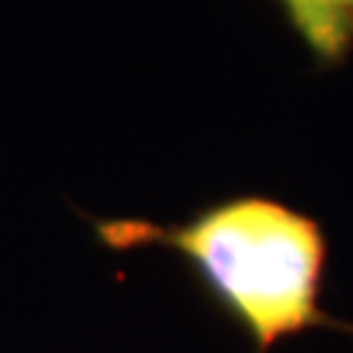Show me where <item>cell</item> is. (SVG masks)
Listing matches in <instances>:
<instances>
[{
	"label": "cell",
	"instance_id": "1",
	"mask_svg": "<svg viewBox=\"0 0 353 353\" xmlns=\"http://www.w3.org/2000/svg\"><path fill=\"white\" fill-rule=\"evenodd\" d=\"M97 236L115 250L165 245L183 253L259 353L309 327L350 330L321 312L327 265L321 224L271 197H233L180 227L101 221Z\"/></svg>",
	"mask_w": 353,
	"mask_h": 353
},
{
	"label": "cell",
	"instance_id": "2",
	"mask_svg": "<svg viewBox=\"0 0 353 353\" xmlns=\"http://www.w3.org/2000/svg\"><path fill=\"white\" fill-rule=\"evenodd\" d=\"M297 36L321 62H339L353 44V18L327 0H280Z\"/></svg>",
	"mask_w": 353,
	"mask_h": 353
},
{
	"label": "cell",
	"instance_id": "3",
	"mask_svg": "<svg viewBox=\"0 0 353 353\" xmlns=\"http://www.w3.org/2000/svg\"><path fill=\"white\" fill-rule=\"evenodd\" d=\"M327 3H333L339 12H345V15H350L353 18V0H327Z\"/></svg>",
	"mask_w": 353,
	"mask_h": 353
}]
</instances>
